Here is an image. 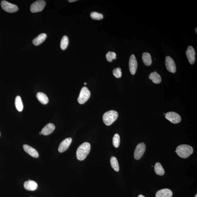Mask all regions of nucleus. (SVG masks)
I'll use <instances>...</instances> for the list:
<instances>
[{
	"label": "nucleus",
	"mask_w": 197,
	"mask_h": 197,
	"mask_svg": "<svg viewBox=\"0 0 197 197\" xmlns=\"http://www.w3.org/2000/svg\"><path fill=\"white\" fill-rule=\"evenodd\" d=\"M69 44V40L67 36L64 35L62 38L60 43V47L62 50H64L67 48Z\"/></svg>",
	"instance_id": "b1692460"
},
{
	"label": "nucleus",
	"mask_w": 197,
	"mask_h": 197,
	"mask_svg": "<svg viewBox=\"0 0 197 197\" xmlns=\"http://www.w3.org/2000/svg\"><path fill=\"white\" fill-rule=\"evenodd\" d=\"M138 197H145L144 196L142 195H139Z\"/></svg>",
	"instance_id": "c756f323"
},
{
	"label": "nucleus",
	"mask_w": 197,
	"mask_h": 197,
	"mask_svg": "<svg viewBox=\"0 0 197 197\" xmlns=\"http://www.w3.org/2000/svg\"><path fill=\"white\" fill-rule=\"evenodd\" d=\"M165 66L167 70L171 73H175L176 67L175 63L170 56H167L165 58Z\"/></svg>",
	"instance_id": "1a4fd4ad"
},
{
	"label": "nucleus",
	"mask_w": 197,
	"mask_h": 197,
	"mask_svg": "<svg viewBox=\"0 0 197 197\" xmlns=\"http://www.w3.org/2000/svg\"><path fill=\"white\" fill-rule=\"evenodd\" d=\"M72 141L71 138L65 139L60 143L59 146L58 150L60 153H63L66 151L70 146Z\"/></svg>",
	"instance_id": "f8f14e48"
},
{
	"label": "nucleus",
	"mask_w": 197,
	"mask_h": 197,
	"mask_svg": "<svg viewBox=\"0 0 197 197\" xmlns=\"http://www.w3.org/2000/svg\"><path fill=\"white\" fill-rule=\"evenodd\" d=\"M24 186L26 190L33 191L37 189L38 185L36 182L32 180H28L25 181Z\"/></svg>",
	"instance_id": "dca6fc26"
},
{
	"label": "nucleus",
	"mask_w": 197,
	"mask_h": 197,
	"mask_svg": "<svg viewBox=\"0 0 197 197\" xmlns=\"http://www.w3.org/2000/svg\"><path fill=\"white\" fill-rule=\"evenodd\" d=\"M1 5L3 9L7 12L15 13L18 10V7L17 5L11 4L6 1H1Z\"/></svg>",
	"instance_id": "423d86ee"
},
{
	"label": "nucleus",
	"mask_w": 197,
	"mask_h": 197,
	"mask_svg": "<svg viewBox=\"0 0 197 197\" xmlns=\"http://www.w3.org/2000/svg\"><path fill=\"white\" fill-rule=\"evenodd\" d=\"M173 193L171 190L168 189H164L158 191L155 194L156 197H172Z\"/></svg>",
	"instance_id": "4468645a"
},
{
	"label": "nucleus",
	"mask_w": 197,
	"mask_h": 197,
	"mask_svg": "<svg viewBox=\"0 0 197 197\" xmlns=\"http://www.w3.org/2000/svg\"><path fill=\"white\" fill-rule=\"evenodd\" d=\"M197 28H196V29H195V30H196V31H196V33H197Z\"/></svg>",
	"instance_id": "473e14b6"
},
{
	"label": "nucleus",
	"mask_w": 197,
	"mask_h": 197,
	"mask_svg": "<svg viewBox=\"0 0 197 197\" xmlns=\"http://www.w3.org/2000/svg\"><path fill=\"white\" fill-rule=\"evenodd\" d=\"M120 143V138L118 134H116L114 135L112 139V144L114 147L118 148L119 147Z\"/></svg>",
	"instance_id": "393cba45"
},
{
	"label": "nucleus",
	"mask_w": 197,
	"mask_h": 197,
	"mask_svg": "<svg viewBox=\"0 0 197 197\" xmlns=\"http://www.w3.org/2000/svg\"><path fill=\"white\" fill-rule=\"evenodd\" d=\"M113 74L114 76L116 78H120L122 75V72H121V68H117L114 69L113 70Z\"/></svg>",
	"instance_id": "cd10ccee"
},
{
	"label": "nucleus",
	"mask_w": 197,
	"mask_h": 197,
	"mask_svg": "<svg viewBox=\"0 0 197 197\" xmlns=\"http://www.w3.org/2000/svg\"><path fill=\"white\" fill-rule=\"evenodd\" d=\"M47 35L45 33L41 34L32 41V43L35 46H38L42 44L46 39Z\"/></svg>",
	"instance_id": "f3484780"
},
{
	"label": "nucleus",
	"mask_w": 197,
	"mask_h": 197,
	"mask_svg": "<svg viewBox=\"0 0 197 197\" xmlns=\"http://www.w3.org/2000/svg\"><path fill=\"white\" fill-rule=\"evenodd\" d=\"M39 134H40V135L42 134V133H41V132H40V133H39Z\"/></svg>",
	"instance_id": "7c9ffc66"
},
{
	"label": "nucleus",
	"mask_w": 197,
	"mask_h": 197,
	"mask_svg": "<svg viewBox=\"0 0 197 197\" xmlns=\"http://www.w3.org/2000/svg\"><path fill=\"white\" fill-rule=\"evenodd\" d=\"M77 0H69L68 1L69 2H73L74 1H76Z\"/></svg>",
	"instance_id": "c85d7f7f"
},
{
	"label": "nucleus",
	"mask_w": 197,
	"mask_h": 197,
	"mask_svg": "<svg viewBox=\"0 0 197 197\" xmlns=\"http://www.w3.org/2000/svg\"><path fill=\"white\" fill-rule=\"evenodd\" d=\"M110 163L112 168L115 171L118 172L119 170V163L117 158L115 157H112L110 159Z\"/></svg>",
	"instance_id": "5701e85b"
},
{
	"label": "nucleus",
	"mask_w": 197,
	"mask_h": 197,
	"mask_svg": "<svg viewBox=\"0 0 197 197\" xmlns=\"http://www.w3.org/2000/svg\"><path fill=\"white\" fill-rule=\"evenodd\" d=\"M186 54L189 63L191 65L193 64L195 61L196 52L193 47L190 46L188 47L186 51Z\"/></svg>",
	"instance_id": "9b49d317"
},
{
	"label": "nucleus",
	"mask_w": 197,
	"mask_h": 197,
	"mask_svg": "<svg viewBox=\"0 0 197 197\" xmlns=\"http://www.w3.org/2000/svg\"><path fill=\"white\" fill-rule=\"evenodd\" d=\"M118 114L116 111L110 110L105 112L103 116L104 123L107 126H110L116 120Z\"/></svg>",
	"instance_id": "7ed1b4c3"
},
{
	"label": "nucleus",
	"mask_w": 197,
	"mask_h": 197,
	"mask_svg": "<svg viewBox=\"0 0 197 197\" xmlns=\"http://www.w3.org/2000/svg\"><path fill=\"white\" fill-rule=\"evenodd\" d=\"M193 150L191 146L187 145H181L176 148V153L180 157L186 158L193 153Z\"/></svg>",
	"instance_id": "f03ea898"
},
{
	"label": "nucleus",
	"mask_w": 197,
	"mask_h": 197,
	"mask_svg": "<svg viewBox=\"0 0 197 197\" xmlns=\"http://www.w3.org/2000/svg\"><path fill=\"white\" fill-rule=\"evenodd\" d=\"M23 148L25 152L29 154L31 156L35 158H38L39 157V154L37 151L31 146L25 144L23 145Z\"/></svg>",
	"instance_id": "ddd939ff"
},
{
	"label": "nucleus",
	"mask_w": 197,
	"mask_h": 197,
	"mask_svg": "<svg viewBox=\"0 0 197 197\" xmlns=\"http://www.w3.org/2000/svg\"><path fill=\"white\" fill-rule=\"evenodd\" d=\"M91 93L86 87H83L80 92L78 101L80 104H83L90 98Z\"/></svg>",
	"instance_id": "20e7f679"
},
{
	"label": "nucleus",
	"mask_w": 197,
	"mask_h": 197,
	"mask_svg": "<svg viewBox=\"0 0 197 197\" xmlns=\"http://www.w3.org/2000/svg\"><path fill=\"white\" fill-rule=\"evenodd\" d=\"M137 66V62L135 56L134 54L131 55L129 61V67L130 73L132 75H134L136 73Z\"/></svg>",
	"instance_id": "9d476101"
},
{
	"label": "nucleus",
	"mask_w": 197,
	"mask_h": 197,
	"mask_svg": "<svg viewBox=\"0 0 197 197\" xmlns=\"http://www.w3.org/2000/svg\"><path fill=\"white\" fill-rule=\"evenodd\" d=\"M143 62L146 66H149L152 63V57L150 53L147 52L143 53L142 56Z\"/></svg>",
	"instance_id": "aec40b11"
},
{
	"label": "nucleus",
	"mask_w": 197,
	"mask_h": 197,
	"mask_svg": "<svg viewBox=\"0 0 197 197\" xmlns=\"http://www.w3.org/2000/svg\"><path fill=\"white\" fill-rule=\"evenodd\" d=\"M150 79L152 80L154 83L158 84L161 81V78L159 74L157 73L156 71L152 72L149 76Z\"/></svg>",
	"instance_id": "a211bd4d"
},
{
	"label": "nucleus",
	"mask_w": 197,
	"mask_h": 197,
	"mask_svg": "<svg viewBox=\"0 0 197 197\" xmlns=\"http://www.w3.org/2000/svg\"><path fill=\"white\" fill-rule=\"evenodd\" d=\"M55 129V126L54 124L49 123L45 126L41 130V133L44 136H48L51 134Z\"/></svg>",
	"instance_id": "2eb2a0df"
},
{
	"label": "nucleus",
	"mask_w": 197,
	"mask_h": 197,
	"mask_svg": "<svg viewBox=\"0 0 197 197\" xmlns=\"http://www.w3.org/2000/svg\"><path fill=\"white\" fill-rule=\"evenodd\" d=\"M36 97L38 100L42 104L46 105L49 102V99L48 97L44 93L41 92L37 93Z\"/></svg>",
	"instance_id": "6ab92c4d"
},
{
	"label": "nucleus",
	"mask_w": 197,
	"mask_h": 197,
	"mask_svg": "<svg viewBox=\"0 0 197 197\" xmlns=\"http://www.w3.org/2000/svg\"><path fill=\"white\" fill-rule=\"evenodd\" d=\"M15 106L16 109L19 112H21L23 109V105L21 97L20 96H17L15 99Z\"/></svg>",
	"instance_id": "4be33fe9"
},
{
	"label": "nucleus",
	"mask_w": 197,
	"mask_h": 197,
	"mask_svg": "<svg viewBox=\"0 0 197 197\" xmlns=\"http://www.w3.org/2000/svg\"><path fill=\"white\" fill-rule=\"evenodd\" d=\"M0 136H1V133H0Z\"/></svg>",
	"instance_id": "f704fd0d"
},
{
	"label": "nucleus",
	"mask_w": 197,
	"mask_h": 197,
	"mask_svg": "<svg viewBox=\"0 0 197 197\" xmlns=\"http://www.w3.org/2000/svg\"><path fill=\"white\" fill-rule=\"evenodd\" d=\"M90 16L91 18L94 20H100L103 18V15L96 12H93L91 13Z\"/></svg>",
	"instance_id": "bb28decb"
},
{
	"label": "nucleus",
	"mask_w": 197,
	"mask_h": 197,
	"mask_svg": "<svg viewBox=\"0 0 197 197\" xmlns=\"http://www.w3.org/2000/svg\"><path fill=\"white\" fill-rule=\"evenodd\" d=\"M91 150V145L87 142L83 143L78 147L76 151L77 158L80 161L84 160L88 155Z\"/></svg>",
	"instance_id": "f257e3e1"
},
{
	"label": "nucleus",
	"mask_w": 197,
	"mask_h": 197,
	"mask_svg": "<svg viewBox=\"0 0 197 197\" xmlns=\"http://www.w3.org/2000/svg\"><path fill=\"white\" fill-rule=\"evenodd\" d=\"M195 197H197V194L196 195V196H195Z\"/></svg>",
	"instance_id": "72a5a7b5"
},
{
	"label": "nucleus",
	"mask_w": 197,
	"mask_h": 197,
	"mask_svg": "<svg viewBox=\"0 0 197 197\" xmlns=\"http://www.w3.org/2000/svg\"><path fill=\"white\" fill-rule=\"evenodd\" d=\"M46 1L43 0L37 1L31 5L30 11L32 13L39 12L42 11L45 6Z\"/></svg>",
	"instance_id": "39448f33"
},
{
	"label": "nucleus",
	"mask_w": 197,
	"mask_h": 197,
	"mask_svg": "<svg viewBox=\"0 0 197 197\" xmlns=\"http://www.w3.org/2000/svg\"><path fill=\"white\" fill-rule=\"evenodd\" d=\"M146 146L143 143H140L137 145L134 152L135 159L139 160L141 158L145 151Z\"/></svg>",
	"instance_id": "0eeeda50"
},
{
	"label": "nucleus",
	"mask_w": 197,
	"mask_h": 197,
	"mask_svg": "<svg viewBox=\"0 0 197 197\" xmlns=\"http://www.w3.org/2000/svg\"><path fill=\"white\" fill-rule=\"evenodd\" d=\"M116 54L115 52L109 51L106 55L107 60L109 62H112L113 60L116 59Z\"/></svg>",
	"instance_id": "a878e982"
},
{
	"label": "nucleus",
	"mask_w": 197,
	"mask_h": 197,
	"mask_svg": "<svg viewBox=\"0 0 197 197\" xmlns=\"http://www.w3.org/2000/svg\"><path fill=\"white\" fill-rule=\"evenodd\" d=\"M87 84L86 83H84V85H87Z\"/></svg>",
	"instance_id": "2f4dec72"
},
{
	"label": "nucleus",
	"mask_w": 197,
	"mask_h": 197,
	"mask_svg": "<svg viewBox=\"0 0 197 197\" xmlns=\"http://www.w3.org/2000/svg\"><path fill=\"white\" fill-rule=\"evenodd\" d=\"M154 169H155V172L158 175L162 176L165 173V171H164L163 168L159 162H157L155 164Z\"/></svg>",
	"instance_id": "412c9836"
},
{
	"label": "nucleus",
	"mask_w": 197,
	"mask_h": 197,
	"mask_svg": "<svg viewBox=\"0 0 197 197\" xmlns=\"http://www.w3.org/2000/svg\"><path fill=\"white\" fill-rule=\"evenodd\" d=\"M165 118L173 124L179 123L181 121V118L180 115L175 112H167L165 115Z\"/></svg>",
	"instance_id": "6e6552de"
}]
</instances>
